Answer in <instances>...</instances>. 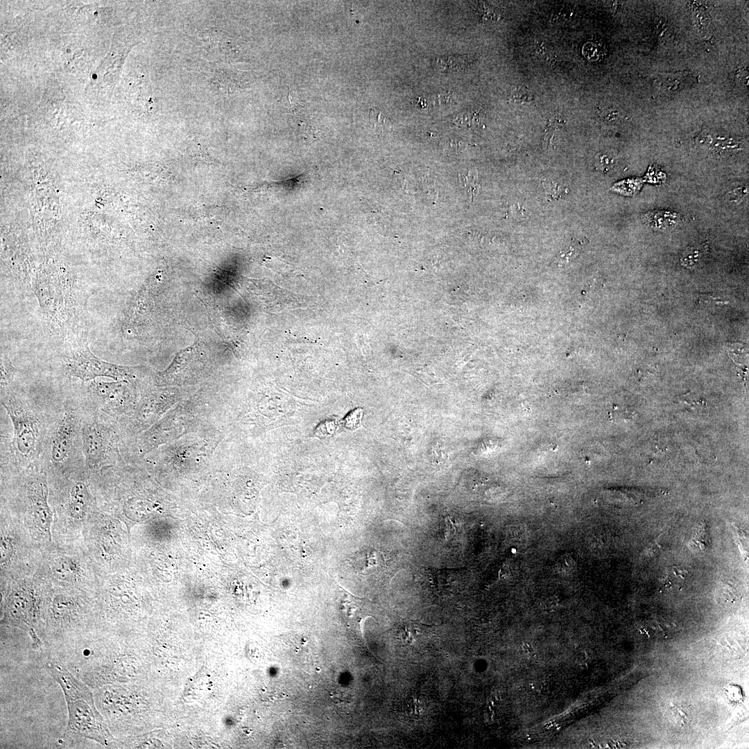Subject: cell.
<instances>
[{
    "label": "cell",
    "mask_w": 749,
    "mask_h": 749,
    "mask_svg": "<svg viewBox=\"0 0 749 749\" xmlns=\"http://www.w3.org/2000/svg\"><path fill=\"white\" fill-rule=\"evenodd\" d=\"M406 710L410 717L422 716L426 710V704L420 696H411L406 702Z\"/></svg>",
    "instance_id": "obj_16"
},
{
    "label": "cell",
    "mask_w": 749,
    "mask_h": 749,
    "mask_svg": "<svg viewBox=\"0 0 749 749\" xmlns=\"http://www.w3.org/2000/svg\"><path fill=\"white\" fill-rule=\"evenodd\" d=\"M747 193V188L739 187L728 193V199L732 203H740L744 199Z\"/></svg>",
    "instance_id": "obj_24"
},
{
    "label": "cell",
    "mask_w": 749,
    "mask_h": 749,
    "mask_svg": "<svg viewBox=\"0 0 749 749\" xmlns=\"http://www.w3.org/2000/svg\"><path fill=\"white\" fill-rule=\"evenodd\" d=\"M15 368L12 366L9 361L1 359V384L2 386L8 385L12 380Z\"/></svg>",
    "instance_id": "obj_20"
},
{
    "label": "cell",
    "mask_w": 749,
    "mask_h": 749,
    "mask_svg": "<svg viewBox=\"0 0 749 749\" xmlns=\"http://www.w3.org/2000/svg\"><path fill=\"white\" fill-rule=\"evenodd\" d=\"M579 246V243L578 244H572L571 246H569V248L567 252L560 254V259H565V261L568 262L569 257L574 258L578 255V252H579L580 250Z\"/></svg>",
    "instance_id": "obj_25"
},
{
    "label": "cell",
    "mask_w": 749,
    "mask_h": 749,
    "mask_svg": "<svg viewBox=\"0 0 749 749\" xmlns=\"http://www.w3.org/2000/svg\"><path fill=\"white\" fill-rule=\"evenodd\" d=\"M43 599L32 587L13 588L6 598L3 608V621L25 631L31 639L32 648L44 646L45 626Z\"/></svg>",
    "instance_id": "obj_4"
},
{
    "label": "cell",
    "mask_w": 749,
    "mask_h": 749,
    "mask_svg": "<svg viewBox=\"0 0 749 749\" xmlns=\"http://www.w3.org/2000/svg\"><path fill=\"white\" fill-rule=\"evenodd\" d=\"M671 711L675 714L678 719L682 724H685L686 721L689 718L690 712L686 705L682 704H673L671 706Z\"/></svg>",
    "instance_id": "obj_22"
},
{
    "label": "cell",
    "mask_w": 749,
    "mask_h": 749,
    "mask_svg": "<svg viewBox=\"0 0 749 749\" xmlns=\"http://www.w3.org/2000/svg\"><path fill=\"white\" fill-rule=\"evenodd\" d=\"M1 404L13 427V445L21 458H31L37 453L41 424L27 406L14 397H4Z\"/></svg>",
    "instance_id": "obj_5"
},
{
    "label": "cell",
    "mask_w": 749,
    "mask_h": 749,
    "mask_svg": "<svg viewBox=\"0 0 749 749\" xmlns=\"http://www.w3.org/2000/svg\"><path fill=\"white\" fill-rule=\"evenodd\" d=\"M370 119L375 126L380 127L381 128L391 127L390 120L386 117L384 114L379 111L377 108L372 107L370 110Z\"/></svg>",
    "instance_id": "obj_17"
},
{
    "label": "cell",
    "mask_w": 749,
    "mask_h": 749,
    "mask_svg": "<svg viewBox=\"0 0 749 749\" xmlns=\"http://www.w3.org/2000/svg\"><path fill=\"white\" fill-rule=\"evenodd\" d=\"M700 259V252L696 249H689L683 255L681 264L686 267L695 266Z\"/></svg>",
    "instance_id": "obj_21"
},
{
    "label": "cell",
    "mask_w": 749,
    "mask_h": 749,
    "mask_svg": "<svg viewBox=\"0 0 749 749\" xmlns=\"http://www.w3.org/2000/svg\"><path fill=\"white\" fill-rule=\"evenodd\" d=\"M46 671L60 686L68 709V723L61 742L69 746L91 740L105 748H117V738L110 732L98 709L93 690L76 677L61 662L46 653Z\"/></svg>",
    "instance_id": "obj_2"
},
{
    "label": "cell",
    "mask_w": 749,
    "mask_h": 749,
    "mask_svg": "<svg viewBox=\"0 0 749 749\" xmlns=\"http://www.w3.org/2000/svg\"><path fill=\"white\" fill-rule=\"evenodd\" d=\"M363 411L361 408L354 410L347 417L346 424L350 429H354L358 427L362 418Z\"/></svg>",
    "instance_id": "obj_23"
},
{
    "label": "cell",
    "mask_w": 749,
    "mask_h": 749,
    "mask_svg": "<svg viewBox=\"0 0 749 749\" xmlns=\"http://www.w3.org/2000/svg\"><path fill=\"white\" fill-rule=\"evenodd\" d=\"M28 495L35 522L50 535L52 513L47 502L48 487L45 476L40 475L31 482Z\"/></svg>",
    "instance_id": "obj_9"
},
{
    "label": "cell",
    "mask_w": 749,
    "mask_h": 749,
    "mask_svg": "<svg viewBox=\"0 0 749 749\" xmlns=\"http://www.w3.org/2000/svg\"><path fill=\"white\" fill-rule=\"evenodd\" d=\"M462 569H430L429 583L433 592L440 596H449L457 593L462 587Z\"/></svg>",
    "instance_id": "obj_10"
},
{
    "label": "cell",
    "mask_w": 749,
    "mask_h": 749,
    "mask_svg": "<svg viewBox=\"0 0 749 749\" xmlns=\"http://www.w3.org/2000/svg\"><path fill=\"white\" fill-rule=\"evenodd\" d=\"M83 453L89 470H97L108 463L112 439L107 425L96 419L85 422L81 429Z\"/></svg>",
    "instance_id": "obj_7"
},
{
    "label": "cell",
    "mask_w": 749,
    "mask_h": 749,
    "mask_svg": "<svg viewBox=\"0 0 749 749\" xmlns=\"http://www.w3.org/2000/svg\"><path fill=\"white\" fill-rule=\"evenodd\" d=\"M429 627L430 626L417 621H405L398 629L399 639L404 644H413L422 637Z\"/></svg>",
    "instance_id": "obj_14"
},
{
    "label": "cell",
    "mask_w": 749,
    "mask_h": 749,
    "mask_svg": "<svg viewBox=\"0 0 749 749\" xmlns=\"http://www.w3.org/2000/svg\"><path fill=\"white\" fill-rule=\"evenodd\" d=\"M64 371L69 376L88 381L98 377L122 379L128 375L129 370L127 367L112 364L96 356L84 340L67 356Z\"/></svg>",
    "instance_id": "obj_6"
},
{
    "label": "cell",
    "mask_w": 749,
    "mask_h": 749,
    "mask_svg": "<svg viewBox=\"0 0 749 749\" xmlns=\"http://www.w3.org/2000/svg\"><path fill=\"white\" fill-rule=\"evenodd\" d=\"M92 503V497L85 484L77 482L71 489L68 499V510L76 519H83Z\"/></svg>",
    "instance_id": "obj_13"
},
{
    "label": "cell",
    "mask_w": 749,
    "mask_h": 749,
    "mask_svg": "<svg viewBox=\"0 0 749 749\" xmlns=\"http://www.w3.org/2000/svg\"><path fill=\"white\" fill-rule=\"evenodd\" d=\"M90 391L97 401L107 412L117 411L123 402V386L122 381L94 382Z\"/></svg>",
    "instance_id": "obj_11"
},
{
    "label": "cell",
    "mask_w": 749,
    "mask_h": 749,
    "mask_svg": "<svg viewBox=\"0 0 749 749\" xmlns=\"http://www.w3.org/2000/svg\"><path fill=\"white\" fill-rule=\"evenodd\" d=\"M509 100L510 102L517 104L528 103L531 101V96L524 88L516 87L510 92Z\"/></svg>",
    "instance_id": "obj_19"
},
{
    "label": "cell",
    "mask_w": 749,
    "mask_h": 749,
    "mask_svg": "<svg viewBox=\"0 0 749 749\" xmlns=\"http://www.w3.org/2000/svg\"><path fill=\"white\" fill-rule=\"evenodd\" d=\"M92 608L87 599L76 594H53L46 605L44 648L100 628L93 617Z\"/></svg>",
    "instance_id": "obj_3"
},
{
    "label": "cell",
    "mask_w": 749,
    "mask_h": 749,
    "mask_svg": "<svg viewBox=\"0 0 749 749\" xmlns=\"http://www.w3.org/2000/svg\"><path fill=\"white\" fill-rule=\"evenodd\" d=\"M616 158L612 154L601 153L596 157L595 164L597 169L607 171L614 166Z\"/></svg>",
    "instance_id": "obj_18"
},
{
    "label": "cell",
    "mask_w": 749,
    "mask_h": 749,
    "mask_svg": "<svg viewBox=\"0 0 749 749\" xmlns=\"http://www.w3.org/2000/svg\"><path fill=\"white\" fill-rule=\"evenodd\" d=\"M78 426L76 413L71 408L67 409L60 418L52 436L51 457L55 463H62L68 458L75 441Z\"/></svg>",
    "instance_id": "obj_8"
},
{
    "label": "cell",
    "mask_w": 749,
    "mask_h": 749,
    "mask_svg": "<svg viewBox=\"0 0 749 749\" xmlns=\"http://www.w3.org/2000/svg\"><path fill=\"white\" fill-rule=\"evenodd\" d=\"M642 219L647 226L659 231L675 230L682 225L684 221L680 214L666 210L647 212Z\"/></svg>",
    "instance_id": "obj_12"
},
{
    "label": "cell",
    "mask_w": 749,
    "mask_h": 749,
    "mask_svg": "<svg viewBox=\"0 0 749 749\" xmlns=\"http://www.w3.org/2000/svg\"><path fill=\"white\" fill-rule=\"evenodd\" d=\"M45 650L92 689L118 684L137 673V664L125 651L119 635L101 628Z\"/></svg>",
    "instance_id": "obj_1"
},
{
    "label": "cell",
    "mask_w": 749,
    "mask_h": 749,
    "mask_svg": "<svg viewBox=\"0 0 749 749\" xmlns=\"http://www.w3.org/2000/svg\"><path fill=\"white\" fill-rule=\"evenodd\" d=\"M687 571L680 567L673 566L669 568L666 573L663 582L664 586L673 585H681L685 583Z\"/></svg>",
    "instance_id": "obj_15"
}]
</instances>
